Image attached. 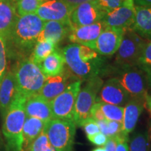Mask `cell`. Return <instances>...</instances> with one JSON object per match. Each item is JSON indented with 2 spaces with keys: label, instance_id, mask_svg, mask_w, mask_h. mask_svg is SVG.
<instances>
[{
  "label": "cell",
  "instance_id": "obj_1",
  "mask_svg": "<svg viewBox=\"0 0 151 151\" xmlns=\"http://www.w3.org/2000/svg\"><path fill=\"white\" fill-rule=\"evenodd\" d=\"M44 22L36 14L17 17L10 37L6 41L8 58L19 60L29 58Z\"/></svg>",
  "mask_w": 151,
  "mask_h": 151
},
{
  "label": "cell",
  "instance_id": "obj_2",
  "mask_svg": "<svg viewBox=\"0 0 151 151\" xmlns=\"http://www.w3.org/2000/svg\"><path fill=\"white\" fill-rule=\"evenodd\" d=\"M62 52L68 69L83 81L101 77L108 66L105 57L83 45L71 43L62 49Z\"/></svg>",
  "mask_w": 151,
  "mask_h": 151
},
{
  "label": "cell",
  "instance_id": "obj_3",
  "mask_svg": "<svg viewBox=\"0 0 151 151\" xmlns=\"http://www.w3.org/2000/svg\"><path fill=\"white\" fill-rule=\"evenodd\" d=\"M27 99L18 94L3 116L2 133L6 141V151L22 150V130L26 114L24 104Z\"/></svg>",
  "mask_w": 151,
  "mask_h": 151
},
{
  "label": "cell",
  "instance_id": "obj_4",
  "mask_svg": "<svg viewBox=\"0 0 151 151\" xmlns=\"http://www.w3.org/2000/svg\"><path fill=\"white\" fill-rule=\"evenodd\" d=\"M12 70L18 94L26 99L38 94L47 78L29 58L17 60Z\"/></svg>",
  "mask_w": 151,
  "mask_h": 151
},
{
  "label": "cell",
  "instance_id": "obj_5",
  "mask_svg": "<svg viewBox=\"0 0 151 151\" xmlns=\"http://www.w3.org/2000/svg\"><path fill=\"white\" fill-rule=\"evenodd\" d=\"M103 76L114 78L120 83L132 99L146 100L149 88L145 73L137 66H107Z\"/></svg>",
  "mask_w": 151,
  "mask_h": 151
},
{
  "label": "cell",
  "instance_id": "obj_6",
  "mask_svg": "<svg viewBox=\"0 0 151 151\" xmlns=\"http://www.w3.org/2000/svg\"><path fill=\"white\" fill-rule=\"evenodd\" d=\"M86 82L83 86H81L75 104L73 119L76 124L79 127L91 118V110L97 102L98 93L104 84L101 76L93 77Z\"/></svg>",
  "mask_w": 151,
  "mask_h": 151
},
{
  "label": "cell",
  "instance_id": "obj_7",
  "mask_svg": "<svg viewBox=\"0 0 151 151\" xmlns=\"http://www.w3.org/2000/svg\"><path fill=\"white\" fill-rule=\"evenodd\" d=\"M76 124L74 121L52 119L44 128L49 142L55 151H73Z\"/></svg>",
  "mask_w": 151,
  "mask_h": 151
},
{
  "label": "cell",
  "instance_id": "obj_8",
  "mask_svg": "<svg viewBox=\"0 0 151 151\" xmlns=\"http://www.w3.org/2000/svg\"><path fill=\"white\" fill-rule=\"evenodd\" d=\"M147 41L132 29L124 30L113 65L118 67L137 66Z\"/></svg>",
  "mask_w": 151,
  "mask_h": 151
},
{
  "label": "cell",
  "instance_id": "obj_9",
  "mask_svg": "<svg viewBox=\"0 0 151 151\" xmlns=\"http://www.w3.org/2000/svg\"><path fill=\"white\" fill-rule=\"evenodd\" d=\"M84 81L77 79L50 101L53 119L74 121L76 100Z\"/></svg>",
  "mask_w": 151,
  "mask_h": 151
},
{
  "label": "cell",
  "instance_id": "obj_10",
  "mask_svg": "<svg viewBox=\"0 0 151 151\" xmlns=\"http://www.w3.org/2000/svg\"><path fill=\"white\" fill-rule=\"evenodd\" d=\"M135 18V4L134 0H125L120 6L105 14L102 21L107 27L124 30L132 29Z\"/></svg>",
  "mask_w": 151,
  "mask_h": 151
},
{
  "label": "cell",
  "instance_id": "obj_11",
  "mask_svg": "<svg viewBox=\"0 0 151 151\" xmlns=\"http://www.w3.org/2000/svg\"><path fill=\"white\" fill-rule=\"evenodd\" d=\"M106 13L101 11L94 1L81 4L73 8L69 16V24L71 29L88 25L101 21Z\"/></svg>",
  "mask_w": 151,
  "mask_h": 151
},
{
  "label": "cell",
  "instance_id": "obj_12",
  "mask_svg": "<svg viewBox=\"0 0 151 151\" xmlns=\"http://www.w3.org/2000/svg\"><path fill=\"white\" fill-rule=\"evenodd\" d=\"M124 30L107 27L100 34L92 49L103 57H111L116 53L121 43Z\"/></svg>",
  "mask_w": 151,
  "mask_h": 151
},
{
  "label": "cell",
  "instance_id": "obj_13",
  "mask_svg": "<svg viewBox=\"0 0 151 151\" xmlns=\"http://www.w3.org/2000/svg\"><path fill=\"white\" fill-rule=\"evenodd\" d=\"M78 79L69 69H65L59 75L47 77L39 94L50 102L57 96L61 94L71 83Z\"/></svg>",
  "mask_w": 151,
  "mask_h": 151
},
{
  "label": "cell",
  "instance_id": "obj_14",
  "mask_svg": "<svg viewBox=\"0 0 151 151\" xmlns=\"http://www.w3.org/2000/svg\"><path fill=\"white\" fill-rule=\"evenodd\" d=\"M72 8L64 0H48L41 3L36 14L44 22H69Z\"/></svg>",
  "mask_w": 151,
  "mask_h": 151
},
{
  "label": "cell",
  "instance_id": "obj_15",
  "mask_svg": "<svg viewBox=\"0 0 151 151\" xmlns=\"http://www.w3.org/2000/svg\"><path fill=\"white\" fill-rule=\"evenodd\" d=\"M129 94L120 83L114 78H110L104 83L97 97V102L124 106L129 99Z\"/></svg>",
  "mask_w": 151,
  "mask_h": 151
},
{
  "label": "cell",
  "instance_id": "obj_16",
  "mask_svg": "<svg viewBox=\"0 0 151 151\" xmlns=\"http://www.w3.org/2000/svg\"><path fill=\"white\" fill-rule=\"evenodd\" d=\"M107 27L102 20L88 25L81 26L71 29L68 38L73 43L88 46L92 49L98 37Z\"/></svg>",
  "mask_w": 151,
  "mask_h": 151
},
{
  "label": "cell",
  "instance_id": "obj_17",
  "mask_svg": "<svg viewBox=\"0 0 151 151\" xmlns=\"http://www.w3.org/2000/svg\"><path fill=\"white\" fill-rule=\"evenodd\" d=\"M18 94L12 68H8L0 83V113L2 118Z\"/></svg>",
  "mask_w": 151,
  "mask_h": 151
},
{
  "label": "cell",
  "instance_id": "obj_18",
  "mask_svg": "<svg viewBox=\"0 0 151 151\" xmlns=\"http://www.w3.org/2000/svg\"><path fill=\"white\" fill-rule=\"evenodd\" d=\"M24 110L27 117H32L47 122L53 119L50 102L39 94L27 99L24 104Z\"/></svg>",
  "mask_w": 151,
  "mask_h": 151
},
{
  "label": "cell",
  "instance_id": "obj_19",
  "mask_svg": "<svg viewBox=\"0 0 151 151\" xmlns=\"http://www.w3.org/2000/svg\"><path fill=\"white\" fill-rule=\"evenodd\" d=\"M71 30L69 22L60 21H46L44 22L42 31L37 41L48 40L58 45L60 41L69 36Z\"/></svg>",
  "mask_w": 151,
  "mask_h": 151
},
{
  "label": "cell",
  "instance_id": "obj_20",
  "mask_svg": "<svg viewBox=\"0 0 151 151\" xmlns=\"http://www.w3.org/2000/svg\"><path fill=\"white\" fill-rule=\"evenodd\" d=\"M146 106V100L130 99L124 106L123 119H122V132L127 134L134 129L139 117Z\"/></svg>",
  "mask_w": 151,
  "mask_h": 151
},
{
  "label": "cell",
  "instance_id": "obj_21",
  "mask_svg": "<svg viewBox=\"0 0 151 151\" xmlns=\"http://www.w3.org/2000/svg\"><path fill=\"white\" fill-rule=\"evenodd\" d=\"M18 16L15 4L0 0V36L6 41L10 37Z\"/></svg>",
  "mask_w": 151,
  "mask_h": 151
},
{
  "label": "cell",
  "instance_id": "obj_22",
  "mask_svg": "<svg viewBox=\"0 0 151 151\" xmlns=\"http://www.w3.org/2000/svg\"><path fill=\"white\" fill-rule=\"evenodd\" d=\"M132 29L147 41H151V6L135 5L134 22Z\"/></svg>",
  "mask_w": 151,
  "mask_h": 151
},
{
  "label": "cell",
  "instance_id": "obj_23",
  "mask_svg": "<svg viewBox=\"0 0 151 151\" xmlns=\"http://www.w3.org/2000/svg\"><path fill=\"white\" fill-rule=\"evenodd\" d=\"M46 124V122L38 118L26 116L22 130L23 142L22 151H29L32 144L42 133Z\"/></svg>",
  "mask_w": 151,
  "mask_h": 151
},
{
  "label": "cell",
  "instance_id": "obj_24",
  "mask_svg": "<svg viewBox=\"0 0 151 151\" xmlns=\"http://www.w3.org/2000/svg\"><path fill=\"white\" fill-rule=\"evenodd\" d=\"M65 61L62 51L56 49L50 54L39 65L43 74L46 77L59 75L65 69Z\"/></svg>",
  "mask_w": 151,
  "mask_h": 151
},
{
  "label": "cell",
  "instance_id": "obj_25",
  "mask_svg": "<svg viewBox=\"0 0 151 151\" xmlns=\"http://www.w3.org/2000/svg\"><path fill=\"white\" fill-rule=\"evenodd\" d=\"M57 46L58 45L55 44L50 41H37L29 58L33 62L39 66L49 55L56 50Z\"/></svg>",
  "mask_w": 151,
  "mask_h": 151
},
{
  "label": "cell",
  "instance_id": "obj_26",
  "mask_svg": "<svg viewBox=\"0 0 151 151\" xmlns=\"http://www.w3.org/2000/svg\"><path fill=\"white\" fill-rule=\"evenodd\" d=\"M137 66L145 73L148 87L151 88V41H148L145 45Z\"/></svg>",
  "mask_w": 151,
  "mask_h": 151
},
{
  "label": "cell",
  "instance_id": "obj_27",
  "mask_svg": "<svg viewBox=\"0 0 151 151\" xmlns=\"http://www.w3.org/2000/svg\"><path fill=\"white\" fill-rule=\"evenodd\" d=\"M130 151H150L148 132H138L129 139Z\"/></svg>",
  "mask_w": 151,
  "mask_h": 151
},
{
  "label": "cell",
  "instance_id": "obj_28",
  "mask_svg": "<svg viewBox=\"0 0 151 151\" xmlns=\"http://www.w3.org/2000/svg\"><path fill=\"white\" fill-rule=\"evenodd\" d=\"M97 103L106 120L122 122L124 107L103 102Z\"/></svg>",
  "mask_w": 151,
  "mask_h": 151
},
{
  "label": "cell",
  "instance_id": "obj_29",
  "mask_svg": "<svg viewBox=\"0 0 151 151\" xmlns=\"http://www.w3.org/2000/svg\"><path fill=\"white\" fill-rule=\"evenodd\" d=\"M96 122L99 125L100 132L108 137H116L122 131V122L109 120Z\"/></svg>",
  "mask_w": 151,
  "mask_h": 151
},
{
  "label": "cell",
  "instance_id": "obj_30",
  "mask_svg": "<svg viewBox=\"0 0 151 151\" xmlns=\"http://www.w3.org/2000/svg\"><path fill=\"white\" fill-rule=\"evenodd\" d=\"M42 2V0H18L16 4L17 14L18 16L36 14Z\"/></svg>",
  "mask_w": 151,
  "mask_h": 151
},
{
  "label": "cell",
  "instance_id": "obj_31",
  "mask_svg": "<svg viewBox=\"0 0 151 151\" xmlns=\"http://www.w3.org/2000/svg\"><path fill=\"white\" fill-rule=\"evenodd\" d=\"M29 151H55L49 142L44 129L32 143Z\"/></svg>",
  "mask_w": 151,
  "mask_h": 151
},
{
  "label": "cell",
  "instance_id": "obj_32",
  "mask_svg": "<svg viewBox=\"0 0 151 151\" xmlns=\"http://www.w3.org/2000/svg\"><path fill=\"white\" fill-rule=\"evenodd\" d=\"M8 54H7L6 42L4 38L0 36V79L2 80L8 69Z\"/></svg>",
  "mask_w": 151,
  "mask_h": 151
},
{
  "label": "cell",
  "instance_id": "obj_33",
  "mask_svg": "<svg viewBox=\"0 0 151 151\" xmlns=\"http://www.w3.org/2000/svg\"><path fill=\"white\" fill-rule=\"evenodd\" d=\"M98 7L104 12L108 13L109 11L120 6L125 0H94Z\"/></svg>",
  "mask_w": 151,
  "mask_h": 151
},
{
  "label": "cell",
  "instance_id": "obj_34",
  "mask_svg": "<svg viewBox=\"0 0 151 151\" xmlns=\"http://www.w3.org/2000/svg\"><path fill=\"white\" fill-rule=\"evenodd\" d=\"M81 127H83L84 131L87 134V137L88 136H92L100 132V129L98 125L97 122L92 118H90L89 120H86L83 122Z\"/></svg>",
  "mask_w": 151,
  "mask_h": 151
},
{
  "label": "cell",
  "instance_id": "obj_35",
  "mask_svg": "<svg viewBox=\"0 0 151 151\" xmlns=\"http://www.w3.org/2000/svg\"><path fill=\"white\" fill-rule=\"evenodd\" d=\"M88 140L90 142L93 143V144L96 145L98 146H104L106 143L107 139H108V137L104 134L101 132L99 133L95 134L92 136H88Z\"/></svg>",
  "mask_w": 151,
  "mask_h": 151
},
{
  "label": "cell",
  "instance_id": "obj_36",
  "mask_svg": "<svg viewBox=\"0 0 151 151\" xmlns=\"http://www.w3.org/2000/svg\"><path fill=\"white\" fill-rule=\"evenodd\" d=\"M90 116H91V118L93 119L95 121H101V120H106L102 111L100 109L99 104L97 102H96L94 106L92 107L91 113H90Z\"/></svg>",
  "mask_w": 151,
  "mask_h": 151
},
{
  "label": "cell",
  "instance_id": "obj_37",
  "mask_svg": "<svg viewBox=\"0 0 151 151\" xmlns=\"http://www.w3.org/2000/svg\"><path fill=\"white\" fill-rule=\"evenodd\" d=\"M104 146L105 151H116V139L114 137H108L106 143Z\"/></svg>",
  "mask_w": 151,
  "mask_h": 151
},
{
  "label": "cell",
  "instance_id": "obj_38",
  "mask_svg": "<svg viewBox=\"0 0 151 151\" xmlns=\"http://www.w3.org/2000/svg\"><path fill=\"white\" fill-rule=\"evenodd\" d=\"M116 141V151H129L128 141Z\"/></svg>",
  "mask_w": 151,
  "mask_h": 151
},
{
  "label": "cell",
  "instance_id": "obj_39",
  "mask_svg": "<svg viewBox=\"0 0 151 151\" xmlns=\"http://www.w3.org/2000/svg\"><path fill=\"white\" fill-rule=\"evenodd\" d=\"M64 1L70 6L71 8L73 9L75 8L76 6H77L78 5L87 2V1H93V0H64Z\"/></svg>",
  "mask_w": 151,
  "mask_h": 151
},
{
  "label": "cell",
  "instance_id": "obj_40",
  "mask_svg": "<svg viewBox=\"0 0 151 151\" xmlns=\"http://www.w3.org/2000/svg\"><path fill=\"white\" fill-rule=\"evenodd\" d=\"M135 5L151 6V0H134Z\"/></svg>",
  "mask_w": 151,
  "mask_h": 151
},
{
  "label": "cell",
  "instance_id": "obj_41",
  "mask_svg": "<svg viewBox=\"0 0 151 151\" xmlns=\"http://www.w3.org/2000/svg\"><path fill=\"white\" fill-rule=\"evenodd\" d=\"M146 106L148 111L151 113V96L148 94L146 97V106Z\"/></svg>",
  "mask_w": 151,
  "mask_h": 151
},
{
  "label": "cell",
  "instance_id": "obj_42",
  "mask_svg": "<svg viewBox=\"0 0 151 151\" xmlns=\"http://www.w3.org/2000/svg\"><path fill=\"white\" fill-rule=\"evenodd\" d=\"M148 136H149V141H150V151H151V124L148 130Z\"/></svg>",
  "mask_w": 151,
  "mask_h": 151
},
{
  "label": "cell",
  "instance_id": "obj_43",
  "mask_svg": "<svg viewBox=\"0 0 151 151\" xmlns=\"http://www.w3.org/2000/svg\"><path fill=\"white\" fill-rule=\"evenodd\" d=\"M92 151H105V148L104 147H99V148H97L95 149H94Z\"/></svg>",
  "mask_w": 151,
  "mask_h": 151
},
{
  "label": "cell",
  "instance_id": "obj_44",
  "mask_svg": "<svg viewBox=\"0 0 151 151\" xmlns=\"http://www.w3.org/2000/svg\"><path fill=\"white\" fill-rule=\"evenodd\" d=\"M8 1H11V2L14 3V4H16V2H17V1H18V0H8Z\"/></svg>",
  "mask_w": 151,
  "mask_h": 151
},
{
  "label": "cell",
  "instance_id": "obj_45",
  "mask_svg": "<svg viewBox=\"0 0 151 151\" xmlns=\"http://www.w3.org/2000/svg\"><path fill=\"white\" fill-rule=\"evenodd\" d=\"M48 1V0H42L43 2V1Z\"/></svg>",
  "mask_w": 151,
  "mask_h": 151
},
{
  "label": "cell",
  "instance_id": "obj_46",
  "mask_svg": "<svg viewBox=\"0 0 151 151\" xmlns=\"http://www.w3.org/2000/svg\"><path fill=\"white\" fill-rule=\"evenodd\" d=\"M1 79H0V83H1Z\"/></svg>",
  "mask_w": 151,
  "mask_h": 151
}]
</instances>
